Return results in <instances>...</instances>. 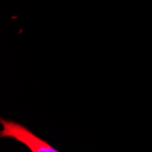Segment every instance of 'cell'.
I'll return each mask as SVG.
<instances>
[{
  "label": "cell",
  "mask_w": 152,
  "mask_h": 152,
  "mask_svg": "<svg viewBox=\"0 0 152 152\" xmlns=\"http://www.w3.org/2000/svg\"><path fill=\"white\" fill-rule=\"evenodd\" d=\"M3 129L0 132L1 137H11L23 143L32 152H58V149L50 146L47 141L38 137L28 129L14 121L1 118Z\"/></svg>",
  "instance_id": "obj_1"
}]
</instances>
